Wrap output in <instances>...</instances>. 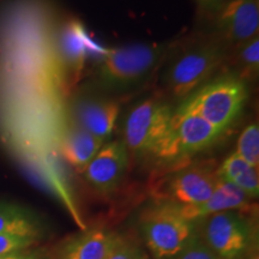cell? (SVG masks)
Masks as SVG:
<instances>
[{
	"mask_svg": "<svg viewBox=\"0 0 259 259\" xmlns=\"http://www.w3.org/2000/svg\"><path fill=\"white\" fill-rule=\"evenodd\" d=\"M200 239L221 259H240L250 251L252 228L240 211H222L203 219Z\"/></svg>",
	"mask_w": 259,
	"mask_h": 259,
	"instance_id": "cell-7",
	"label": "cell"
},
{
	"mask_svg": "<svg viewBox=\"0 0 259 259\" xmlns=\"http://www.w3.org/2000/svg\"><path fill=\"white\" fill-rule=\"evenodd\" d=\"M216 29L236 46L250 40L258 34L259 0H233L216 15Z\"/></svg>",
	"mask_w": 259,
	"mask_h": 259,
	"instance_id": "cell-11",
	"label": "cell"
},
{
	"mask_svg": "<svg viewBox=\"0 0 259 259\" xmlns=\"http://www.w3.org/2000/svg\"><path fill=\"white\" fill-rule=\"evenodd\" d=\"M0 259H45V257L42 254L37 253V252H29L25 250L5 255V257H2Z\"/></svg>",
	"mask_w": 259,
	"mask_h": 259,
	"instance_id": "cell-24",
	"label": "cell"
},
{
	"mask_svg": "<svg viewBox=\"0 0 259 259\" xmlns=\"http://www.w3.org/2000/svg\"><path fill=\"white\" fill-rule=\"evenodd\" d=\"M36 236L18 235V234H3L0 235V258L5 255L28 250L37 241Z\"/></svg>",
	"mask_w": 259,
	"mask_h": 259,
	"instance_id": "cell-20",
	"label": "cell"
},
{
	"mask_svg": "<svg viewBox=\"0 0 259 259\" xmlns=\"http://www.w3.org/2000/svg\"><path fill=\"white\" fill-rule=\"evenodd\" d=\"M141 228L155 259H176L196 233L194 222L184 218L177 205L163 202L145 210Z\"/></svg>",
	"mask_w": 259,
	"mask_h": 259,
	"instance_id": "cell-3",
	"label": "cell"
},
{
	"mask_svg": "<svg viewBox=\"0 0 259 259\" xmlns=\"http://www.w3.org/2000/svg\"><path fill=\"white\" fill-rule=\"evenodd\" d=\"M219 180L218 169L206 162L179 168L162 184L160 189L161 202L177 206L204 203L215 191Z\"/></svg>",
	"mask_w": 259,
	"mask_h": 259,
	"instance_id": "cell-8",
	"label": "cell"
},
{
	"mask_svg": "<svg viewBox=\"0 0 259 259\" xmlns=\"http://www.w3.org/2000/svg\"><path fill=\"white\" fill-rule=\"evenodd\" d=\"M176 259H221L204 244L198 233H194L189 244L177 255Z\"/></svg>",
	"mask_w": 259,
	"mask_h": 259,
	"instance_id": "cell-21",
	"label": "cell"
},
{
	"mask_svg": "<svg viewBox=\"0 0 259 259\" xmlns=\"http://www.w3.org/2000/svg\"><path fill=\"white\" fill-rule=\"evenodd\" d=\"M122 240L113 232L92 229L70 241L61 259H106Z\"/></svg>",
	"mask_w": 259,
	"mask_h": 259,
	"instance_id": "cell-15",
	"label": "cell"
},
{
	"mask_svg": "<svg viewBox=\"0 0 259 259\" xmlns=\"http://www.w3.org/2000/svg\"><path fill=\"white\" fill-rule=\"evenodd\" d=\"M223 132L184 106L171 115L169 127L154 155L160 160H186L206 150L222 137Z\"/></svg>",
	"mask_w": 259,
	"mask_h": 259,
	"instance_id": "cell-4",
	"label": "cell"
},
{
	"mask_svg": "<svg viewBox=\"0 0 259 259\" xmlns=\"http://www.w3.org/2000/svg\"><path fill=\"white\" fill-rule=\"evenodd\" d=\"M173 111L156 99L139 102L125 119L124 143L135 154H153L166 137Z\"/></svg>",
	"mask_w": 259,
	"mask_h": 259,
	"instance_id": "cell-6",
	"label": "cell"
},
{
	"mask_svg": "<svg viewBox=\"0 0 259 259\" xmlns=\"http://www.w3.org/2000/svg\"><path fill=\"white\" fill-rule=\"evenodd\" d=\"M233 0H196L197 5L203 11L210 15H218L223 8H226Z\"/></svg>",
	"mask_w": 259,
	"mask_h": 259,
	"instance_id": "cell-23",
	"label": "cell"
},
{
	"mask_svg": "<svg viewBox=\"0 0 259 259\" xmlns=\"http://www.w3.org/2000/svg\"><path fill=\"white\" fill-rule=\"evenodd\" d=\"M106 259H149L148 255L144 253L137 246L128 244L122 240L118 247L112 252Z\"/></svg>",
	"mask_w": 259,
	"mask_h": 259,
	"instance_id": "cell-22",
	"label": "cell"
},
{
	"mask_svg": "<svg viewBox=\"0 0 259 259\" xmlns=\"http://www.w3.org/2000/svg\"><path fill=\"white\" fill-rule=\"evenodd\" d=\"M163 45H130L106 52L97 64L95 77L107 90H125L147 78L163 56Z\"/></svg>",
	"mask_w": 259,
	"mask_h": 259,
	"instance_id": "cell-2",
	"label": "cell"
},
{
	"mask_svg": "<svg viewBox=\"0 0 259 259\" xmlns=\"http://www.w3.org/2000/svg\"><path fill=\"white\" fill-rule=\"evenodd\" d=\"M251 208V198L233 184L219 180L218 186L209 199L197 205L178 206L184 218L191 222L203 220L212 213L222 211H247Z\"/></svg>",
	"mask_w": 259,
	"mask_h": 259,
	"instance_id": "cell-13",
	"label": "cell"
},
{
	"mask_svg": "<svg viewBox=\"0 0 259 259\" xmlns=\"http://www.w3.org/2000/svg\"><path fill=\"white\" fill-rule=\"evenodd\" d=\"M92 41L79 22L70 19L58 29L53 46V58L58 73L67 85L79 79L90 53Z\"/></svg>",
	"mask_w": 259,
	"mask_h": 259,
	"instance_id": "cell-9",
	"label": "cell"
},
{
	"mask_svg": "<svg viewBox=\"0 0 259 259\" xmlns=\"http://www.w3.org/2000/svg\"><path fill=\"white\" fill-rule=\"evenodd\" d=\"M254 259H258V258H257V257H255V258H254Z\"/></svg>",
	"mask_w": 259,
	"mask_h": 259,
	"instance_id": "cell-25",
	"label": "cell"
},
{
	"mask_svg": "<svg viewBox=\"0 0 259 259\" xmlns=\"http://www.w3.org/2000/svg\"><path fill=\"white\" fill-rule=\"evenodd\" d=\"M238 61L242 73L253 77L259 67V36L258 34L238 46Z\"/></svg>",
	"mask_w": 259,
	"mask_h": 259,
	"instance_id": "cell-19",
	"label": "cell"
},
{
	"mask_svg": "<svg viewBox=\"0 0 259 259\" xmlns=\"http://www.w3.org/2000/svg\"><path fill=\"white\" fill-rule=\"evenodd\" d=\"M235 153L254 168L259 166V127L253 122L242 130L239 136Z\"/></svg>",
	"mask_w": 259,
	"mask_h": 259,
	"instance_id": "cell-18",
	"label": "cell"
},
{
	"mask_svg": "<svg viewBox=\"0 0 259 259\" xmlns=\"http://www.w3.org/2000/svg\"><path fill=\"white\" fill-rule=\"evenodd\" d=\"M247 97L244 78L238 74H225L187 96L181 106L197 113L225 134L240 116Z\"/></svg>",
	"mask_w": 259,
	"mask_h": 259,
	"instance_id": "cell-1",
	"label": "cell"
},
{
	"mask_svg": "<svg viewBox=\"0 0 259 259\" xmlns=\"http://www.w3.org/2000/svg\"><path fill=\"white\" fill-rule=\"evenodd\" d=\"M128 163V150L124 142L105 143L84 169L87 183L100 193H111L124 177Z\"/></svg>",
	"mask_w": 259,
	"mask_h": 259,
	"instance_id": "cell-10",
	"label": "cell"
},
{
	"mask_svg": "<svg viewBox=\"0 0 259 259\" xmlns=\"http://www.w3.org/2000/svg\"><path fill=\"white\" fill-rule=\"evenodd\" d=\"M119 112L118 102L100 97H80L72 106L74 124L105 143L113 134Z\"/></svg>",
	"mask_w": 259,
	"mask_h": 259,
	"instance_id": "cell-12",
	"label": "cell"
},
{
	"mask_svg": "<svg viewBox=\"0 0 259 259\" xmlns=\"http://www.w3.org/2000/svg\"><path fill=\"white\" fill-rule=\"evenodd\" d=\"M105 142L73 122L60 136V154L71 167L83 173Z\"/></svg>",
	"mask_w": 259,
	"mask_h": 259,
	"instance_id": "cell-14",
	"label": "cell"
},
{
	"mask_svg": "<svg viewBox=\"0 0 259 259\" xmlns=\"http://www.w3.org/2000/svg\"><path fill=\"white\" fill-rule=\"evenodd\" d=\"M226 56L222 41L208 40L193 45L178 56L166 73V85L171 96L186 99L202 85Z\"/></svg>",
	"mask_w": 259,
	"mask_h": 259,
	"instance_id": "cell-5",
	"label": "cell"
},
{
	"mask_svg": "<svg viewBox=\"0 0 259 259\" xmlns=\"http://www.w3.org/2000/svg\"><path fill=\"white\" fill-rule=\"evenodd\" d=\"M37 220L28 210L10 203H0V235L18 234L38 238Z\"/></svg>",
	"mask_w": 259,
	"mask_h": 259,
	"instance_id": "cell-17",
	"label": "cell"
},
{
	"mask_svg": "<svg viewBox=\"0 0 259 259\" xmlns=\"http://www.w3.org/2000/svg\"><path fill=\"white\" fill-rule=\"evenodd\" d=\"M218 176L221 180L228 181V183L239 187L251 199H254L258 197V168L250 166L235 151L229 155L222 162L221 166L218 168Z\"/></svg>",
	"mask_w": 259,
	"mask_h": 259,
	"instance_id": "cell-16",
	"label": "cell"
}]
</instances>
